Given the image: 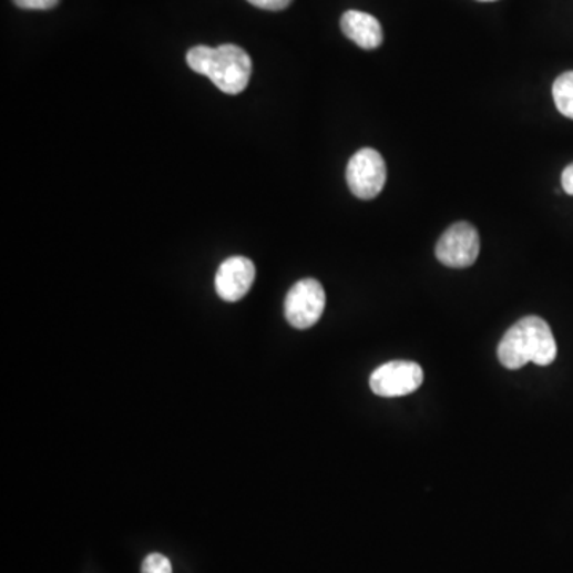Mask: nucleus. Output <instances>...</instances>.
<instances>
[{
    "mask_svg": "<svg viewBox=\"0 0 573 573\" xmlns=\"http://www.w3.org/2000/svg\"><path fill=\"white\" fill-rule=\"evenodd\" d=\"M553 98L557 111L573 120V71L557 76L553 85Z\"/></svg>",
    "mask_w": 573,
    "mask_h": 573,
    "instance_id": "1a4fd4ad",
    "label": "nucleus"
},
{
    "mask_svg": "<svg viewBox=\"0 0 573 573\" xmlns=\"http://www.w3.org/2000/svg\"><path fill=\"white\" fill-rule=\"evenodd\" d=\"M500 364L509 370H520L529 361L546 367L557 356L556 339L545 320L528 316L513 325L500 341Z\"/></svg>",
    "mask_w": 573,
    "mask_h": 573,
    "instance_id": "f257e3e1",
    "label": "nucleus"
},
{
    "mask_svg": "<svg viewBox=\"0 0 573 573\" xmlns=\"http://www.w3.org/2000/svg\"><path fill=\"white\" fill-rule=\"evenodd\" d=\"M422 381L424 374L418 364L396 360L376 368L370 378V387L379 397H403L416 392Z\"/></svg>",
    "mask_w": 573,
    "mask_h": 573,
    "instance_id": "423d86ee",
    "label": "nucleus"
},
{
    "mask_svg": "<svg viewBox=\"0 0 573 573\" xmlns=\"http://www.w3.org/2000/svg\"><path fill=\"white\" fill-rule=\"evenodd\" d=\"M14 6L24 10H50L60 3V0H13Z\"/></svg>",
    "mask_w": 573,
    "mask_h": 573,
    "instance_id": "9b49d317",
    "label": "nucleus"
},
{
    "mask_svg": "<svg viewBox=\"0 0 573 573\" xmlns=\"http://www.w3.org/2000/svg\"><path fill=\"white\" fill-rule=\"evenodd\" d=\"M142 573H173V565L163 554H149L142 564Z\"/></svg>",
    "mask_w": 573,
    "mask_h": 573,
    "instance_id": "9d476101",
    "label": "nucleus"
},
{
    "mask_svg": "<svg viewBox=\"0 0 573 573\" xmlns=\"http://www.w3.org/2000/svg\"><path fill=\"white\" fill-rule=\"evenodd\" d=\"M480 235L473 225L459 222L449 226L437 244V258L448 268H469L480 255Z\"/></svg>",
    "mask_w": 573,
    "mask_h": 573,
    "instance_id": "39448f33",
    "label": "nucleus"
},
{
    "mask_svg": "<svg viewBox=\"0 0 573 573\" xmlns=\"http://www.w3.org/2000/svg\"><path fill=\"white\" fill-rule=\"evenodd\" d=\"M480 2H494V0H480Z\"/></svg>",
    "mask_w": 573,
    "mask_h": 573,
    "instance_id": "4468645a",
    "label": "nucleus"
},
{
    "mask_svg": "<svg viewBox=\"0 0 573 573\" xmlns=\"http://www.w3.org/2000/svg\"><path fill=\"white\" fill-rule=\"evenodd\" d=\"M187 63L192 71L213 80L214 85L226 94L243 93L250 82V57L232 43L217 49L193 47L187 53Z\"/></svg>",
    "mask_w": 573,
    "mask_h": 573,
    "instance_id": "f03ea898",
    "label": "nucleus"
},
{
    "mask_svg": "<svg viewBox=\"0 0 573 573\" xmlns=\"http://www.w3.org/2000/svg\"><path fill=\"white\" fill-rule=\"evenodd\" d=\"M346 178L350 192L360 199H374L385 188L387 170L381 153L361 149L349 160Z\"/></svg>",
    "mask_w": 573,
    "mask_h": 573,
    "instance_id": "7ed1b4c3",
    "label": "nucleus"
},
{
    "mask_svg": "<svg viewBox=\"0 0 573 573\" xmlns=\"http://www.w3.org/2000/svg\"><path fill=\"white\" fill-rule=\"evenodd\" d=\"M561 182L564 192L567 193V195H573V163L565 167L564 173H562Z\"/></svg>",
    "mask_w": 573,
    "mask_h": 573,
    "instance_id": "ddd939ff",
    "label": "nucleus"
},
{
    "mask_svg": "<svg viewBox=\"0 0 573 573\" xmlns=\"http://www.w3.org/2000/svg\"><path fill=\"white\" fill-rule=\"evenodd\" d=\"M254 279V262L246 257H229L218 268L215 276V290L225 301H239L250 290Z\"/></svg>",
    "mask_w": 573,
    "mask_h": 573,
    "instance_id": "0eeeda50",
    "label": "nucleus"
},
{
    "mask_svg": "<svg viewBox=\"0 0 573 573\" xmlns=\"http://www.w3.org/2000/svg\"><path fill=\"white\" fill-rule=\"evenodd\" d=\"M252 6L258 9L269 10V12H279V10L287 9L291 0H247Z\"/></svg>",
    "mask_w": 573,
    "mask_h": 573,
    "instance_id": "f8f14e48",
    "label": "nucleus"
},
{
    "mask_svg": "<svg viewBox=\"0 0 573 573\" xmlns=\"http://www.w3.org/2000/svg\"><path fill=\"white\" fill-rule=\"evenodd\" d=\"M325 290L316 279L298 280L286 297V317L291 327L306 330L319 323L325 309Z\"/></svg>",
    "mask_w": 573,
    "mask_h": 573,
    "instance_id": "20e7f679",
    "label": "nucleus"
},
{
    "mask_svg": "<svg viewBox=\"0 0 573 573\" xmlns=\"http://www.w3.org/2000/svg\"><path fill=\"white\" fill-rule=\"evenodd\" d=\"M341 31L345 32L346 38L364 50L378 49L385 38L381 23L374 14L359 12V10H349L342 14Z\"/></svg>",
    "mask_w": 573,
    "mask_h": 573,
    "instance_id": "6e6552de",
    "label": "nucleus"
}]
</instances>
